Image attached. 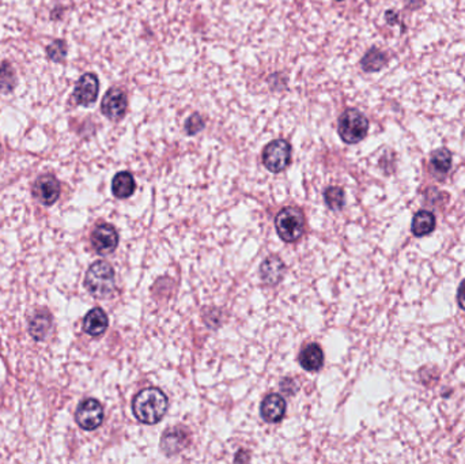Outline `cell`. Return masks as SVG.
<instances>
[{"mask_svg": "<svg viewBox=\"0 0 465 464\" xmlns=\"http://www.w3.org/2000/svg\"><path fill=\"white\" fill-rule=\"evenodd\" d=\"M167 398L158 388L142 389L132 402V411L138 421L154 425L161 421L167 411Z\"/></svg>", "mask_w": 465, "mask_h": 464, "instance_id": "cell-1", "label": "cell"}, {"mask_svg": "<svg viewBox=\"0 0 465 464\" xmlns=\"http://www.w3.org/2000/svg\"><path fill=\"white\" fill-rule=\"evenodd\" d=\"M84 286L97 298H107L115 290V271L107 261H95L86 272Z\"/></svg>", "mask_w": 465, "mask_h": 464, "instance_id": "cell-2", "label": "cell"}, {"mask_svg": "<svg viewBox=\"0 0 465 464\" xmlns=\"http://www.w3.org/2000/svg\"><path fill=\"white\" fill-rule=\"evenodd\" d=\"M275 226L279 237L284 243H295L305 230V216L297 207H286L275 218Z\"/></svg>", "mask_w": 465, "mask_h": 464, "instance_id": "cell-3", "label": "cell"}, {"mask_svg": "<svg viewBox=\"0 0 465 464\" xmlns=\"http://www.w3.org/2000/svg\"><path fill=\"white\" fill-rule=\"evenodd\" d=\"M369 129V120L356 109L346 111L340 119L338 131L343 142L349 145H355L361 142Z\"/></svg>", "mask_w": 465, "mask_h": 464, "instance_id": "cell-4", "label": "cell"}, {"mask_svg": "<svg viewBox=\"0 0 465 464\" xmlns=\"http://www.w3.org/2000/svg\"><path fill=\"white\" fill-rule=\"evenodd\" d=\"M291 158V146L284 139H276L268 143L263 151V164L272 173L287 168Z\"/></svg>", "mask_w": 465, "mask_h": 464, "instance_id": "cell-5", "label": "cell"}, {"mask_svg": "<svg viewBox=\"0 0 465 464\" xmlns=\"http://www.w3.org/2000/svg\"><path fill=\"white\" fill-rule=\"evenodd\" d=\"M75 421L84 430H95L104 421V409L95 399H86L78 406Z\"/></svg>", "mask_w": 465, "mask_h": 464, "instance_id": "cell-6", "label": "cell"}, {"mask_svg": "<svg viewBox=\"0 0 465 464\" xmlns=\"http://www.w3.org/2000/svg\"><path fill=\"white\" fill-rule=\"evenodd\" d=\"M91 244L100 254H108L116 250L118 234L112 225H98L91 234Z\"/></svg>", "mask_w": 465, "mask_h": 464, "instance_id": "cell-7", "label": "cell"}, {"mask_svg": "<svg viewBox=\"0 0 465 464\" xmlns=\"http://www.w3.org/2000/svg\"><path fill=\"white\" fill-rule=\"evenodd\" d=\"M102 113L112 122H118L124 118L127 111V97L120 89H111L101 104Z\"/></svg>", "mask_w": 465, "mask_h": 464, "instance_id": "cell-8", "label": "cell"}, {"mask_svg": "<svg viewBox=\"0 0 465 464\" xmlns=\"http://www.w3.org/2000/svg\"><path fill=\"white\" fill-rule=\"evenodd\" d=\"M33 192H35V196L42 205L51 206L60 196V184L56 177L51 174H45L37 178Z\"/></svg>", "mask_w": 465, "mask_h": 464, "instance_id": "cell-9", "label": "cell"}, {"mask_svg": "<svg viewBox=\"0 0 465 464\" xmlns=\"http://www.w3.org/2000/svg\"><path fill=\"white\" fill-rule=\"evenodd\" d=\"M98 80L94 74H84L77 84L74 90V98L79 105L89 106L95 102L98 97Z\"/></svg>", "mask_w": 465, "mask_h": 464, "instance_id": "cell-10", "label": "cell"}, {"mask_svg": "<svg viewBox=\"0 0 465 464\" xmlns=\"http://www.w3.org/2000/svg\"><path fill=\"white\" fill-rule=\"evenodd\" d=\"M260 414L264 421L276 423L282 421L286 414V402L280 395L271 393L266 396L260 406Z\"/></svg>", "mask_w": 465, "mask_h": 464, "instance_id": "cell-11", "label": "cell"}, {"mask_svg": "<svg viewBox=\"0 0 465 464\" xmlns=\"http://www.w3.org/2000/svg\"><path fill=\"white\" fill-rule=\"evenodd\" d=\"M108 324L109 320L107 313L101 308H94L86 315L83 322V330L90 337H100L107 331Z\"/></svg>", "mask_w": 465, "mask_h": 464, "instance_id": "cell-12", "label": "cell"}, {"mask_svg": "<svg viewBox=\"0 0 465 464\" xmlns=\"http://www.w3.org/2000/svg\"><path fill=\"white\" fill-rule=\"evenodd\" d=\"M284 271H286V267L283 261L276 256H271L266 261H263L262 268H260V277L264 284L276 285L283 278Z\"/></svg>", "mask_w": 465, "mask_h": 464, "instance_id": "cell-13", "label": "cell"}, {"mask_svg": "<svg viewBox=\"0 0 465 464\" xmlns=\"http://www.w3.org/2000/svg\"><path fill=\"white\" fill-rule=\"evenodd\" d=\"M300 364L305 371L316 372L324 364V354L317 343L308 344L300 354Z\"/></svg>", "mask_w": 465, "mask_h": 464, "instance_id": "cell-14", "label": "cell"}, {"mask_svg": "<svg viewBox=\"0 0 465 464\" xmlns=\"http://www.w3.org/2000/svg\"><path fill=\"white\" fill-rule=\"evenodd\" d=\"M185 444H187V434L179 429L166 430L161 441L162 451L166 455H174L180 452L185 447Z\"/></svg>", "mask_w": 465, "mask_h": 464, "instance_id": "cell-15", "label": "cell"}, {"mask_svg": "<svg viewBox=\"0 0 465 464\" xmlns=\"http://www.w3.org/2000/svg\"><path fill=\"white\" fill-rule=\"evenodd\" d=\"M112 192L118 199H127L135 192V180L131 173L120 171L113 177Z\"/></svg>", "mask_w": 465, "mask_h": 464, "instance_id": "cell-16", "label": "cell"}, {"mask_svg": "<svg viewBox=\"0 0 465 464\" xmlns=\"http://www.w3.org/2000/svg\"><path fill=\"white\" fill-rule=\"evenodd\" d=\"M435 228V216L430 211H418L412 219V233L417 237L430 234Z\"/></svg>", "mask_w": 465, "mask_h": 464, "instance_id": "cell-17", "label": "cell"}, {"mask_svg": "<svg viewBox=\"0 0 465 464\" xmlns=\"http://www.w3.org/2000/svg\"><path fill=\"white\" fill-rule=\"evenodd\" d=\"M51 327H52V317L46 310H44L33 316V319L30 320L29 330L32 337L36 340H42L49 334Z\"/></svg>", "mask_w": 465, "mask_h": 464, "instance_id": "cell-18", "label": "cell"}, {"mask_svg": "<svg viewBox=\"0 0 465 464\" xmlns=\"http://www.w3.org/2000/svg\"><path fill=\"white\" fill-rule=\"evenodd\" d=\"M361 64H362V68L367 73L379 71L387 64V56L380 49L373 48L363 56Z\"/></svg>", "mask_w": 465, "mask_h": 464, "instance_id": "cell-19", "label": "cell"}, {"mask_svg": "<svg viewBox=\"0 0 465 464\" xmlns=\"http://www.w3.org/2000/svg\"><path fill=\"white\" fill-rule=\"evenodd\" d=\"M430 165L435 173L446 174L449 169L452 168V154L448 149H438L432 153Z\"/></svg>", "mask_w": 465, "mask_h": 464, "instance_id": "cell-20", "label": "cell"}, {"mask_svg": "<svg viewBox=\"0 0 465 464\" xmlns=\"http://www.w3.org/2000/svg\"><path fill=\"white\" fill-rule=\"evenodd\" d=\"M324 199L331 210H340L345 206V192L339 187H331L325 191Z\"/></svg>", "mask_w": 465, "mask_h": 464, "instance_id": "cell-21", "label": "cell"}, {"mask_svg": "<svg viewBox=\"0 0 465 464\" xmlns=\"http://www.w3.org/2000/svg\"><path fill=\"white\" fill-rule=\"evenodd\" d=\"M14 84H15V75L12 68L10 66L3 64L0 67V91L3 93L11 91Z\"/></svg>", "mask_w": 465, "mask_h": 464, "instance_id": "cell-22", "label": "cell"}, {"mask_svg": "<svg viewBox=\"0 0 465 464\" xmlns=\"http://www.w3.org/2000/svg\"><path fill=\"white\" fill-rule=\"evenodd\" d=\"M48 56L51 60L53 62H62L66 56V44L62 40H57V41L52 42L48 49Z\"/></svg>", "mask_w": 465, "mask_h": 464, "instance_id": "cell-23", "label": "cell"}, {"mask_svg": "<svg viewBox=\"0 0 465 464\" xmlns=\"http://www.w3.org/2000/svg\"><path fill=\"white\" fill-rule=\"evenodd\" d=\"M204 128V123L201 120V118L199 115H194L188 119V122L185 123V131L188 135H194L197 133L200 129Z\"/></svg>", "mask_w": 465, "mask_h": 464, "instance_id": "cell-24", "label": "cell"}, {"mask_svg": "<svg viewBox=\"0 0 465 464\" xmlns=\"http://www.w3.org/2000/svg\"><path fill=\"white\" fill-rule=\"evenodd\" d=\"M457 301L460 304V306L465 310V281L462 282L460 288H459V293H457Z\"/></svg>", "mask_w": 465, "mask_h": 464, "instance_id": "cell-25", "label": "cell"}, {"mask_svg": "<svg viewBox=\"0 0 465 464\" xmlns=\"http://www.w3.org/2000/svg\"><path fill=\"white\" fill-rule=\"evenodd\" d=\"M339 1H342V0H339Z\"/></svg>", "mask_w": 465, "mask_h": 464, "instance_id": "cell-26", "label": "cell"}]
</instances>
